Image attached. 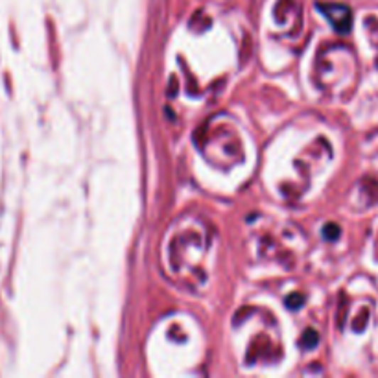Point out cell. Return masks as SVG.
I'll list each match as a JSON object with an SVG mask.
<instances>
[{"label": "cell", "instance_id": "3957f363", "mask_svg": "<svg viewBox=\"0 0 378 378\" xmlns=\"http://www.w3.org/2000/svg\"><path fill=\"white\" fill-rule=\"evenodd\" d=\"M325 234H327V238H330V240H334L336 237H340V229L336 227V225L328 224L327 227H325Z\"/></svg>", "mask_w": 378, "mask_h": 378}, {"label": "cell", "instance_id": "7a4b0ae2", "mask_svg": "<svg viewBox=\"0 0 378 378\" xmlns=\"http://www.w3.org/2000/svg\"><path fill=\"white\" fill-rule=\"evenodd\" d=\"M303 347L308 345V349H312L314 345H318V336H315L314 330H306L305 336H303Z\"/></svg>", "mask_w": 378, "mask_h": 378}, {"label": "cell", "instance_id": "6da1fadb", "mask_svg": "<svg viewBox=\"0 0 378 378\" xmlns=\"http://www.w3.org/2000/svg\"><path fill=\"white\" fill-rule=\"evenodd\" d=\"M321 11L330 18V23L334 24L338 32H349V28H351V11L345 6H323Z\"/></svg>", "mask_w": 378, "mask_h": 378}, {"label": "cell", "instance_id": "277c9868", "mask_svg": "<svg viewBox=\"0 0 378 378\" xmlns=\"http://www.w3.org/2000/svg\"><path fill=\"white\" fill-rule=\"evenodd\" d=\"M286 303H288V306H290V308H299V306L303 305V296H292V297H288Z\"/></svg>", "mask_w": 378, "mask_h": 378}]
</instances>
